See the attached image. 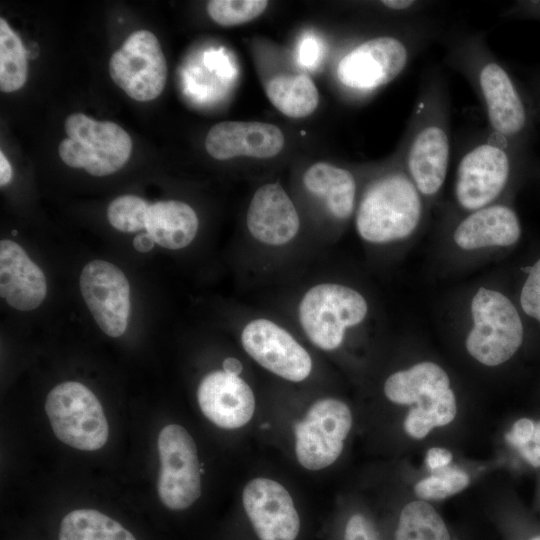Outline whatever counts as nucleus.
I'll return each mask as SVG.
<instances>
[{
	"instance_id": "nucleus-37",
	"label": "nucleus",
	"mask_w": 540,
	"mask_h": 540,
	"mask_svg": "<svg viewBox=\"0 0 540 540\" xmlns=\"http://www.w3.org/2000/svg\"><path fill=\"white\" fill-rule=\"evenodd\" d=\"M155 241L148 232L136 235L133 239L134 248L141 253H147L154 247Z\"/></svg>"
},
{
	"instance_id": "nucleus-30",
	"label": "nucleus",
	"mask_w": 540,
	"mask_h": 540,
	"mask_svg": "<svg viewBox=\"0 0 540 540\" xmlns=\"http://www.w3.org/2000/svg\"><path fill=\"white\" fill-rule=\"evenodd\" d=\"M267 6L266 0H211L206 8L214 22L229 27L254 20Z\"/></svg>"
},
{
	"instance_id": "nucleus-16",
	"label": "nucleus",
	"mask_w": 540,
	"mask_h": 540,
	"mask_svg": "<svg viewBox=\"0 0 540 540\" xmlns=\"http://www.w3.org/2000/svg\"><path fill=\"white\" fill-rule=\"evenodd\" d=\"M245 513L259 540H295L300 518L287 489L269 478H255L243 489Z\"/></svg>"
},
{
	"instance_id": "nucleus-26",
	"label": "nucleus",
	"mask_w": 540,
	"mask_h": 540,
	"mask_svg": "<svg viewBox=\"0 0 540 540\" xmlns=\"http://www.w3.org/2000/svg\"><path fill=\"white\" fill-rule=\"evenodd\" d=\"M395 540H451V535L432 505L424 500H415L403 507Z\"/></svg>"
},
{
	"instance_id": "nucleus-28",
	"label": "nucleus",
	"mask_w": 540,
	"mask_h": 540,
	"mask_svg": "<svg viewBox=\"0 0 540 540\" xmlns=\"http://www.w3.org/2000/svg\"><path fill=\"white\" fill-rule=\"evenodd\" d=\"M469 482L465 471L446 467L417 482L414 492L420 500H441L461 492Z\"/></svg>"
},
{
	"instance_id": "nucleus-14",
	"label": "nucleus",
	"mask_w": 540,
	"mask_h": 540,
	"mask_svg": "<svg viewBox=\"0 0 540 540\" xmlns=\"http://www.w3.org/2000/svg\"><path fill=\"white\" fill-rule=\"evenodd\" d=\"M241 343L259 365L285 380L301 382L312 371V359L307 350L270 319L249 321L242 329Z\"/></svg>"
},
{
	"instance_id": "nucleus-2",
	"label": "nucleus",
	"mask_w": 540,
	"mask_h": 540,
	"mask_svg": "<svg viewBox=\"0 0 540 540\" xmlns=\"http://www.w3.org/2000/svg\"><path fill=\"white\" fill-rule=\"evenodd\" d=\"M450 106L437 71L425 77L416 98L403 153L404 169L424 198L442 189L450 163Z\"/></svg>"
},
{
	"instance_id": "nucleus-32",
	"label": "nucleus",
	"mask_w": 540,
	"mask_h": 540,
	"mask_svg": "<svg viewBox=\"0 0 540 540\" xmlns=\"http://www.w3.org/2000/svg\"><path fill=\"white\" fill-rule=\"evenodd\" d=\"M343 540H379L373 523L363 514H353L347 521Z\"/></svg>"
},
{
	"instance_id": "nucleus-42",
	"label": "nucleus",
	"mask_w": 540,
	"mask_h": 540,
	"mask_svg": "<svg viewBox=\"0 0 540 540\" xmlns=\"http://www.w3.org/2000/svg\"><path fill=\"white\" fill-rule=\"evenodd\" d=\"M11 233H12L13 236H16L17 235V230H12Z\"/></svg>"
},
{
	"instance_id": "nucleus-21",
	"label": "nucleus",
	"mask_w": 540,
	"mask_h": 540,
	"mask_svg": "<svg viewBox=\"0 0 540 540\" xmlns=\"http://www.w3.org/2000/svg\"><path fill=\"white\" fill-rule=\"evenodd\" d=\"M517 213L510 206L494 203L469 212L456 226L453 240L463 250L509 247L521 238Z\"/></svg>"
},
{
	"instance_id": "nucleus-31",
	"label": "nucleus",
	"mask_w": 540,
	"mask_h": 540,
	"mask_svg": "<svg viewBox=\"0 0 540 540\" xmlns=\"http://www.w3.org/2000/svg\"><path fill=\"white\" fill-rule=\"evenodd\" d=\"M523 312L540 323V258L531 266L520 292Z\"/></svg>"
},
{
	"instance_id": "nucleus-18",
	"label": "nucleus",
	"mask_w": 540,
	"mask_h": 540,
	"mask_svg": "<svg viewBox=\"0 0 540 540\" xmlns=\"http://www.w3.org/2000/svg\"><path fill=\"white\" fill-rule=\"evenodd\" d=\"M250 235L267 246H283L300 228L297 209L279 183H268L254 193L246 214Z\"/></svg>"
},
{
	"instance_id": "nucleus-40",
	"label": "nucleus",
	"mask_w": 540,
	"mask_h": 540,
	"mask_svg": "<svg viewBox=\"0 0 540 540\" xmlns=\"http://www.w3.org/2000/svg\"><path fill=\"white\" fill-rule=\"evenodd\" d=\"M303 48L304 52L302 53V61L304 64L309 65L316 57V54L312 52L316 51V46L311 40H308L304 43Z\"/></svg>"
},
{
	"instance_id": "nucleus-33",
	"label": "nucleus",
	"mask_w": 540,
	"mask_h": 540,
	"mask_svg": "<svg viewBox=\"0 0 540 540\" xmlns=\"http://www.w3.org/2000/svg\"><path fill=\"white\" fill-rule=\"evenodd\" d=\"M535 428V421L529 418L517 420L505 435L506 441L516 450L524 446L531 438Z\"/></svg>"
},
{
	"instance_id": "nucleus-8",
	"label": "nucleus",
	"mask_w": 540,
	"mask_h": 540,
	"mask_svg": "<svg viewBox=\"0 0 540 540\" xmlns=\"http://www.w3.org/2000/svg\"><path fill=\"white\" fill-rule=\"evenodd\" d=\"M67 138L58 152L61 160L73 168H83L93 176H106L120 170L132 152L129 134L111 121H97L74 113L65 121Z\"/></svg>"
},
{
	"instance_id": "nucleus-20",
	"label": "nucleus",
	"mask_w": 540,
	"mask_h": 540,
	"mask_svg": "<svg viewBox=\"0 0 540 540\" xmlns=\"http://www.w3.org/2000/svg\"><path fill=\"white\" fill-rule=\"evenodd\" d=\"M47 292L45 275L24 249L8 239L0 242V295L13 308L36 309Z\"/></svg>"
},
{
	"instance_id": "nucleus-29",
	"label": "nucleus",
	"mask_w": 540,
	"mask_h": 540,
	"mask_svg": "<svg viewBox=\"0 0 540 540\" xmlns=\"http://www.w3.org/2000/svg\"><path fill=\"white\" fill-rule=\"evenodd\" d=\"M149 206L141 197L122 195L109 204L107 218L109 223L121 232H139L145 229Z\"/></svg>"
},
{
	"instance_id": "nucleus-5",
	"label": "nucleus",
	"mask_w": 540,
	"mask_h": 540,
	"mask_svg": "<svg viewBox=\"0 0 540 540\" xmlns=\"http://www.w3.org/2000/svg\"><path fill=\"white\" fill-rule=\"evenodd\" d=\"M473 326L466 337L468 353L494 367L511 359L521 347L524 328L513 302L500 291L481 287L471 300Z\"/></svg>"
},
{
	"instance_id": "nucleus-1",
	"label": "nucleus",
	"mask_w": 540,
	"mask_h": 540,
	"mask_svg": "<svg viewBox=\"0 0 540 540\" xmlns=\"http://www.w3.org/2000/svg\"><path fill=\"white\" fill-rule=\"evenodd\" d=\"M447 60L470 83L485 111L490 132L510 146L528 128L527 105L511 74L479 35L451 41Z\"/></svg>"
},
{
	"instance_id": "nucleus-22",
	"label": "nucleus",
	"mask_w": 540,
	"mask_h": 540,
	"mask_svg": "<svg viewBox=\"0 0 540 540\" xmlns=\"http://www.w3.org/2000/svg\"><path fill=\"white\" fill-rule=\"evenodd\" d=\"M199 221L194 209L178 200L158 201L149 206L145 229L159 246L178 250L194 240Z\"/></svg>"
},
{
	"instance_id": "nucleus-23",
	"label": "nucleus",
	"mask_w": 540,
	"mask_h": 540,
	"mask_svg": "<svg viewBox=\"0 0 540 540\" xmlns=\"http://www.w3.org/2000/svg\"><path fill=\"white\" fill-rule=\"evenodd\" d=\"M303 184L311 194L324 200L336 219L345 220L353 213L357 185L349 170L318 162L304 173Z\"/></svg>"
},
{
	"instance_id": "nucleus-17",
	"label": "nucleus",
	"mask_w": 540,
	"mask_h": 540,
	"mask_svg": "<svg viewBox=\"0 0 540 540\" xmlns=\"http://www.w3.org/2000/svg\"><path fill=\"white\" fill-rule=\"evenodd\" d=\"M197 400L204 416L223 429L246 425L255 411V397L248 383L224 370L212 371L202 378Z\"/></svg>"
},
{
	"instance_id": "nucleus-15",
	"label": "nucleus",
	"mask_w": 540,
	"mask_h": 540,
	"mask_svg": "<svg viewBox=\"0 0 540 540\" xmlns=\"http://www.w3.org/2000/svg\"><path fill=\"white\" fill-rule=\"evenodd\" d=\"M79 283L100 329L110 337L124 334L130 314V284L124 273L108 261L93 260L84 266Z\"/></svg>"
},
{
	"instance_id": "nucleus-9",
	"label": "nucleus",
	"mask_w": 540,
	"mask_h": 540,
	"mask_svg": "<svg viewBox=\"0 0 540 540\" xmlns=\"http://www.w3.org/2000/svg\"><path fill=\"white\" fill-rule=\"evenodd\" d=\"M45 412L55 436L66 445L94 451L107 442L109 426L102 405L82 383L56 385L46 397Z\"/></svg>"
},
{
	"instance_id": "nucleus-10",
	"label": "nucleus",
	"mask_w": 540,
	"mask_h": 540,
	"mask_svg": "<svg viewBox=\"0 0 540 540\" xmlns=\"http://www.w3.org/2000/svg\"><path fill=\"white\" fill-rule=\"evenodd\" d=\"M352 427V413L346 403L334 398L316 401L296 423L295 453L301 466L321 470L341 455Z\"/></svg>"
},
{
	"instance_id": "nucleus-19",
	"label": "nucleus",
	"mask_w": 540,
	"mask_h": 540,
	"mask_svg": "<svg viewBox=\"0 0 540 540\" xmlns=\"http://www.w3.org/2000/svg\"><path fill=\"white\" fill-rule=\"evenodd\" d=\"M282 131L263 122L224 121L215 124L205 138V149L217 160L238 156L271 158L284 146Z\"/></svg>"
},
{
	"instance_id": "nucleus-13",
	"label": "nucleus",
	"mask_w": 540,
	"mask_h": 540,
	"mask_svg": "<svg viewBox=\"0 0 540 540\" xmlns=\"http://www.w3.org/2000/svg\"><path fill=\"white\" fill-rule=\"evenodd\" d=\"M410 59L408 46L394 36L368 39L345 54L337 66V77L346 87L371 91L397 78Z\"/></svg>"
},
{
	"instance_id": "nucleus-4",
	"label": "nucleus",
	"mask_w": 540,
	"mask_h": 540,
	"mask_svg": "<svg viewBox=\"0 0 540 540\" xmlns=\"http://www.w3.org/2000/svg\"><path fill=\"white\" fill-rule=\"evenodd\" d=\"M384 394L395 404L412 406L404 420L406 433L422 439L436 428L448 425L457 413L456 397L447 372L438 364L422 361L391 374Z\"/></svg>"
},
{
	"instance_id": "nucleus-25",
	"label": "nucleus",
	"mask_w": 540,
	"mask_h": 540,
	"mask_svg": "<svg viewBox=\"0 0 540 540\" xmlns=\"http://www.w3.org/2000/svg\"><path fill=\"white\" fill-rule=\"evenodd\" d=\"M58 540H136L119 522L94 509L69 512L60 523Z\"/></svg>"
},
{
	"instance_id": "nucleus-27",
	"label": "nucleus",
	"mask_w": 540,
	"mask_h": 540,
	"mask_svg": "<svg viewBox=\"0 0 540 540\" xmlns=\"http://www.w3.org/2000/svg\"><path fill=\"white\" fill-rule=\"evenodd\" d=\"M27 54L19 36L4 18L0 19V89L3 92L19 90L26 82Z\"/></svg>"
},
{
	"instance_id": "nucleus-39",
	"label": "nucleus",
	"mask_w": 540,
	"mask_h": 540,
	"mask_svg": "<svg viewBox=\"0 0 540 540\" xmlns=\"http://www.w3.org/2000/svg\"><path fill=\"white\" fill-rule=\"evenodd\" d=\"M222 370L227 373L240 375L243 370V365L240 360L234 357H228L222 362Z\"/></svg>"
},
{
	"instance_id": "nucleus-3",
	"label": "nucleus",
	"mask_w": 540,
	"mask_h": 540,
	"mask_svg": "<svg viewBox=\"0 0 540 540\" xmlns=\"http://www.w3.org/2000/svg\"><path fill=\"white\" fill-rule=\"evenodd\" d=\"M423 199L405 169L384 174L360 199L355 216L358 235L372 244L408 238L422 221Z\"/></svg>"
},
{
	"instance_id": "nucleus-11",
	"label": "nucleus",
	"mask_w": 540,
	"mask_h": 540,
	"mask_svg": "<svg viewBox=\"0 0 540 540\" xmlns=\"http://www.w3.org/2000/svg\"><path fill=\"white\" fill-rule=\"evenodd\" d=\"M160 473L157 491L169 509L183 510L201 495V470L196 444L188 431L169 424L159 433Z\"/></svg>"
},
{
	"instance_id": "nucleus-7",
	"label": "nucleus",
	"mask_w": 540,
	"mask_h": 540,
	"mask_svg": "<svg viewBox=\"0 0 540 540\" xmlns=\"http://www.w3.org/2000/svg\"><path fill=\"white\" fill-rule=\"evenodd\" d=\"M511 146L489 132L461 154L454 180V198L464 211L492 205L506 189L512 175Z\"/></svg>"
},
{
	"instance_id": "nucleus-41",
	"label": "nucleus",
	"mask_w": 540,
	"mask_h": 540,
	"mask_svg": "<svg viewBox=\"0 0 540 540\" xmlns=\"http://www.w3.org/2000/svg\"><path fill=\"white\" fill-rule=\"evenodd\" d=\"M530 540H540V535H539V536H535V537L531 538Z\"/></svg>"
},
{
	"instance_id": "nucleus-35",
	"label": "nucleus",
	"mask_w": 540,
	"mask_h": 540,
	"mask_svg": "<svg viewBox=\"0 0 540 540\" xmlns=\"http://www.w3.org/2000/svg\"><path fill=\"white\" fill-rule=\"evenodd\" d=\"M452 453L442 447H433L427 451L425 462L431 471H438L448 467L452 461Z\"/></svg>"
},
{
	"instance_id": "nucleus-6",
	"label": "nucleus",
	"mask_w": 540,
	"mask_h": 540,
	"mask_svg": "<svg viewBox=\"0 0 540 540\" xmlns=\"http://www.w3.org/2000/svg\"><path fill=\"white\" fill-rule=\"evenodd\" d=\"M368 313L365 297L339 283H319L309 288L298 305V319L307 338L324 351L343 343L346 331L364 321Z\"/></svg>"
},
{
	"instance_id": "nucleus-34",
	"label": "nucleus",
	"mask_w": 540,
	"mask_h": 540,
	"mask_svg": "<svg viewBox=\"0 0 540 540\" xmlns=\"http://www.w3.org/2000/svg\"><path fill=\"white\" fill-rule=\"evenodd\" d=\"M517 451L532 467H540V420L535 422L531 438Z\"/></svg>"
},
{
	"instance_id": "nucleus-38",
	"label": "nucleus",
	"mask_w": 540,
	"mask_h": 540,
	"mask_svg": "<svg viewBox=\"0 0 540 540\" xmlns=\"http://www.w3.org/2000/svg\"><path fill=\"white\" fill-rule=\"evenodd\" d=\"M12 178V168L3 154V152H0V185L3 187L7 185Z\"/></svg>"
},
{
	"instance_id": "nucleus-24",
	"label": "nucleus",
	"mask_w": 540,
	"mask_h": 540,
	"mask_svg": "<svg viewBox=\"0 0 540 540\" xmlns=\"http://www.w3.org/2000/svg\"><path fill=\"white\" fill-rule=\"evenodd\" d=\"M266 94L281 113L292 118L309 116L318 105V90L305 74L274 77L267 84Z\"/></svg>"
},
{
	"instance_id": "nucleus-36",
	"label": "nucleus",
	"mask_w": 540,
	"mask_h": 540,
	"mask_svg": "<svg viewBox=\"0 0 540 540\" xmlns=\"http://www.w3.org/2000/svg\"><path fill=\"white\" fill-rule=\"evenodd\" d=\"M381 4L393 11L399 12L415 11L419 6L418 2L413 0H384L381 1Z\"/></svg>"
},
{
	"instance_id": "nucleus-12",
	"label": "nucleus",
	"mask_w": 540,
	"mask_h": 540,
	"mask_svg": "<svg viewBox=\"0 0 540 540\" xmlns=\"http://www.w3.org/2000/svg\"><path fill=\"white\" fill-rule=\"evenodd\" d=\"M109 73L130 98L141 102L157 98L167 79V64L157 37L148 30L130 34L110 57Z\"/></svg>"
}]
</instances>
